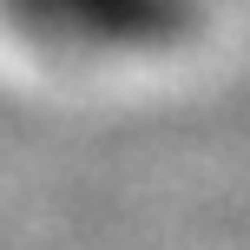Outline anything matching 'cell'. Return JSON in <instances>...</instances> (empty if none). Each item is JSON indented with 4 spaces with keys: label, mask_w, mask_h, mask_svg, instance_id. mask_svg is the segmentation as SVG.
Wrapping results in <instances>:
<instances>
[{
    "label": "cell",
    "mask_w": 250,
    "mask_h": 250,
    "mask_svg": "<svg viewBox=\"0 0 250 250\" xmlns=\"http://www.w3.org/2000/svg\"><path fill=\"white\" fill-rule=\"evenodd\" d=\"M13 7L86 40H151L178 26V0H13Z\"/></svg>",
    "instance_id": "obj_1"
}]
</instances>
